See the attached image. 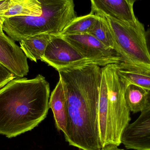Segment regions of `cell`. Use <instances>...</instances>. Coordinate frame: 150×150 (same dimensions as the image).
<instances>
[{"instance_id":"cell-1","label":"cell","mask_w":150,"mask_h":150,"mask_svg":"<svg viewBox=\"0 0 150 150\" xmlns=\"http://www.w3.org/2000/svg\"><path fill=\"white\" fill-rule=\"evenodd\" d=\"M58 72L66 96V142L81 150H100L98 103L101 68L90 64Z\"/></svg>"},{"instance_id":"cell-2","label":"cell","mask_w":150,"mask_h":150,"mask_svg":"<svg viewBox=\"0 0 150 150\" xmlns=\"http://www.w3.org/2000/svg\"><path fill=\"white\" fill-rule=\"evenodd\" d=\"M50 97L42 75L10 81L0 89V135L13 138L38 127L47 116Z\"/></svg>"},{"instance_id":"cell-3","label":"cell","mask_w":150,"mask_h":150,"mask_svg":"<svg viewBox=\"0 0 150 150\" xmlns=\"http://www.w3.org/2000/svg\"><path fill=\"white\" fill-rule=\"evenodd\" d=\"M42 13L39 16L5 18L3 30L14 41L40 34L60 36L76 16L74 0H38Z\"/></svg>"},{"instance_id":"cell-4","label":"cell","mask_w":150,"mask_h":150,"mask_svg":"<svg viewBox=\"0 0 150 150\" xmlns=\"http://www.w3.org/2000/svg\"><path fill=\"white\" fill-rule=\"evenodd\" d=\"M107 86V119L106 126L100 137L101 148L113 145L120 146L123 131L131 121L130 112L126 103V87L117 73V64L101 68Z\"/></svg>"},{"instance_id":"cell-5","label":"cell","mask_w":150,"mask_h":150,"mask_svg":"<svg viewBox=\"0 0 150 150\" xmlns=\"http://www.w3.org/2000/svg\"><path fill=\"white\" fill-rule=\"evenodd\" d=\"M106 17L117 46V52L123 62L150 70L143 24H134Z\"/></svg>"},{"instance_id":"cell-6","label":"cell","mask_w":150,"mask_h":150,"mask_svg":"<svg viewBox=\"0 0 150 150\" xmlns=\"http://www.w3.org/2000/svg\"><path fill=\"white\" fill-rule=\"evenodd\" d=\"M41 61L56 70L96 62L83 56L81 53L60 36H55L47 47Z\"/></svg>"},{"instance_id":"cell-7","label":"cell","mask_w":150,"mask_h":150,"mask_svg":"<svg viewBox=\"0 0 150 150\" xmlns=\"http://www.w3.org/2000/svg\"><path fill=\"white\" fill-rule=\"evenodd\" d=\"M60 36L74 46L83 56L95 62L100 67L123 62L122 57L115 50L105 46L89 33Z\"/></svg>"},{"instance_id":"cell-8","label":"cell","mask_w":150,"mask_h":150,"mask_svg":"<svg viewBox=\"0 0 150 150\" xmlns=\"http://www.w3.org/2000/svg\"><path fill=\"white\" fill-rule=\"evenodd\" d=\"M0 63L17 78L28 74L27 58L20 47L5 33L0 34Z\"/></svg>"},{"instance_id":"cell-9","label":"cell","mask_w":150,"mask_h":150,"mask_svg":"<svg viewBox=\"0 0 150 150\" xmlns=\"http://www.w3.org/2000/svg\"><path fill=\"white\" fill-rule=\"evenodd\" d=\"M121 142L127 149H150V108L141 112L134 122L127 126Z\"/></svg>"},{"instance_id":"cell-10","label":"cell","mask_w":150,"mask_h":150,"mask_svg":"<svg viewBox=\"0 0 150 150\" xmlns=\"http://www.w3.org/2000/svg\"><path fill=\"white\" fill-rule=\"evenodd\" d=\"M91 12L129 23H141L135 16L134 4L128 0H91Z\"/></svg>"},{"instance_id":"cell-11","label":"cell","mask_w":150,"mask_h":150,"mask_svg":"<svg viewBox=\"0 0 150 150\" xmlns=\"http://www.w3.org/2000/svg\"><path fill=\"white\" fill-rule=\"evenodd\" d=\"M117 73L126 87L135 85L150 90V70L127 62L117 64Z\"/></svg>"},{"instance_id":"cell-12","label":"cell","mask_w":150,"mask_h":150,"mask_svg":"<svg viewBox=\"0 0 150 150\" xmlns=\"http://www.w3.org/2000/svg\"><path fill=\"white\" fill-rule=\"evenodd\" d=\"M49 106L52 111L57 130L62 131L64 134L67 129V115L66 96L63 85L60 79L51 93Z\"/></svg>"},{"instance_id":"cell-13","label":"cell","mask_w":150,"mask_h":150,"mask_svg":"<svg viewBox=\"0 0 150 150\" xmlns=\"http://www.w3.org/2000/svg\"><path fill=\"white\" fill-rule=\"evenodd\" d=\"M49 34H40L19 41L20 48L27 58L37 62L41 60L50 41L54 37Z\"/></svg>"},{"instance_id":"cell-14","label":"cell","mask_w":150,"mask_h":150,"mask_svg":"<svg viewBox=\"0 0 150 150\" xmlns=\"http://www.w3.org/2000/svg\"><path fill=\"white\" fill-rule=\"evenodd\" d=\"M125 97L128 108L133 113L150 108V90L130 84L125 89Z\"/></svg>"},{"instance_id":"cell-15","label":"cell","mask_w":150,"mask_h":150,"mask_svg":"<svg viewBox=\"0 0 150 150\" xmlns=\"http://www.w3.org/2000/svg\"><path fill=\"white\" fill-rule=\"evenodd\" d=\"M42 13L41 3L38 0H8V9L0 17L39 16Z\"/></svg>"},{"instance_id":"cell-16","label":"cell","mask_w":150,"mask_h":150,"mask_svg":"<svg viewBox=\"0 0 150 150\" xmlns=\"http://www.w3.org/2000/svg\"><path fill=\"white\" fill-rule=\"evenodd\" d=\"M98 16L97 21L88 33L95 37L105 46L117 52V46L107 17Z\"/></svg>"},{"instance_id":"cell-17","label":"cell","mask_w":150,"mask_h":150,"mask_svg":"<svg viewBox=\"0 0 150 150\" xmlns=\"http://www.w3.org/2000/svg\"><path fill=\"white\" fill-rule=\"evenodd\" d=\"M98 18V16L91 11L88 15L78 17H76L63 30L60 35L88 33Z\"/></svg>"},{"instance_id":"cell-18","label":"cell","mask_w":150,"mask_h":150,"mask_svg":"<svg viewBox=\"0 0 150 150\" xmlns=\"http://www.w3.org/2000/svg\"><path fill=\"white\" fill-rule=\"evenodd\" d=\"M16 78L6 67L0 63V88L5 86L10 81Z\"/></svg>"},{"instance_id":"cell-19","label":"cell","mask_w":150,"mask_h":150,"mask_svg":"<svg viewBox=\"0 0 150 150\" xmlns=\"http://www.w3.org/2000/svg\"><path fill=\"white\" fill-rule=\"evenodd\" d=\"M145 39L146 48L150 59V28L145 32Z\"/></svg>"},{"instance_id":"cell-20","label":"cell","mask_w":150,"mask_h":150,"mask_svg":"<svg viewBox=\"0 0 150 150\" xmlns=\"http://www.w3.org/2000/svg\"><path fill=\"white\" fill-rule=\"evenodd\" d=\"M100 150H124L119 149L118 147L115 145H109L105 146L101 148Z\"/></svg>"},{"instance_id":"cell-21","label":"cell","mask_w":150,"mask_h":150,"mask_svg":"<svg viewBox=\"0 0 150 150\" xmlns=\"http://www.w3.org/2000/svg\"><path fill=\"white\" fill-rule=\"evenodd\" d=\"M4 18L2 17H0V34H4V32L3 30V23L4 20Z\"/></svg>"},{"instance_id":"cell-22","label":"cell","mask_w":150,"mask_h":150,"mask_svg":"<svg viewBox=\"0 0 150 150\" xmlns=\"http://www.w3.org/2000/svg\"><path fill=\"white\" fill-rule=\"evenodd\" d=\"M130 3H131L132 4H134V3L136 1H137V0H128Z\"/></svg>"},{"instance_id":"cell-23","label":"cell","mask_w":150,"mask_h":150,"mask_svg":"<svg viewBox=\"0 0 150 150\" xmlns=\"http://www.w3.org/2000/svg\"><path fill=\"white\" fill-rule=\"evenodd\" d=\"M5 1V0H0V2L2 1Z\"/></svg>"},{"instance_id":"cell-24","label":"cell","mask_w":150,"mask_h":150,"mask_svg":"<svg viewBox=\"0 0 150 150\" xmlns=\"http://www.w3.org/2000/svg\"><path fill=\"white\" fill-rule=\"evenodd\" d=\"M146 150H150V149H149Z\"/></svg>"}]
</instances>
